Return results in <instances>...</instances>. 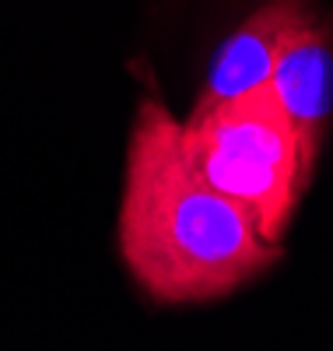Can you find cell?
<instances>
[{"mask_svg":"<svg viewBox=\"0 0 333 351\" xmlns=\"http://www.w3.org/2000/svg\"><path fill=\"white\" fill-rule=\"evenodd\" d=\"M312 14L306 0H267V4L218 46L207 71V84L200 92L197 109L221 106L246 92H256L270 81L274 60L284 39Z\"/></svg>","mask_w":333,"mask_h":351,"instance_id":"obj_4","label":"cell"},{"mask_svg":"<svg viewBox=\"0 0 333 351\" xmlns=\"http://www.w3.org/2000/svg\"><path fill=\"white\" fill-rule=\"evenodd\" d=\"M119 253L134 281L158 302H207L281 260L238 200L193 165L183 123L144 102L130 134L119 208Z\"/></svg>","mask_w":333,"mask_h":351,"instance_id":"obj_1","label":"cell"},{"mask_svg":"<svg viewBox=\"0 0 333 351\" xmlns=\"http://www.w3.org/2000/svg\"><path fill=\"white\" fill-rule=\"evenodd\" d=\"M267 88L288 112L306 148L319 155L323 130L333 116V43L326 21L309 14L284 39Z\"/></svg>","mask_w":333,"mask_h":351,"instance_id":"obj_3","label":"cell"},{"mask_svg":"<svg viewBox=\"0 0 333 351\" xmlns=\"http://www.w3.org/2000/svg\"><path fill=\"white\" fill-rule=\"evenodd\" d=\"M183 144L207 180L249 211L260 236L281 243L319 155L306 148L274 92L263 84L221 106L193 109Z\"/></svg>","mask_w":333,"mask_h":351,"instance_id":"obj_2","label":"cell"}]
</instances>
